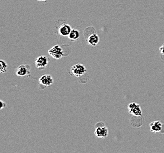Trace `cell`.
<instances>
[{
	"instance_id": "10",
	"label": "cell",
	"mask_w": 164,
	"mask_h": 153,
	"mask_svg": "<svg viewBox=\"0 0 164 153\" xmlns=\"http://www.w3.org/2000/svg\"><path fill=\"white\" fill-rule=\"evenodd\" d=\"M162 124L159 121H155L150 123L149 127L151 132L153 133H157L162 130Z\"/></svg>"
},
{
	"instance_id": "6",
	"label": "cell",
	"mask_w": 164,
	"mask_h": 153,
	"mask_svg": "<svg viewBox=\"0 0 164 153\" xmlns=\"http://www.w3.org/2000/svg\"><path fill=\"white\" fill-rule=\"evenodd\" d=\"M39 83L41 85L44 87H49L51 85L54 83L52 76L49 74H45L42 75L39 80Z\"/></svg>"
},
{
	"instance_id": "2",
	"label": "cell",
	"mask_w": 164,
	"mask_h": 153,
	"mask_svg": "<svg viewBox=\"0 0 164 153\" xmlns=\"http://www.w3.org/2000/svg\"><path fill=\"white\" fill-rule=\"evenodd\" d=\"M49 55L56 60H60L63 57L64 51L59 45H55L48 50Z\"/></svg>"
},
{
	"instance_id": "15",
	"label": "cell",
	"mask_w": 164,
	"mask_h": 153,
	"mask_svg": "<svg viewBox=\"0 0 164 153\" xmlns=\"http://www.w3.org/2000/svg\"><path fill=\"white\" fill-rule=\"evenodd\" d=\"M38 1H46V0H38Z\"/></svg>"
},
{
	"instance_id": "1",
	"label": "cell",
	"mask_w": 164,
	"mask_h": 153,
	"mask_svg": "<svg viewBox=\"0 0 164 153\" xmlns=\"http://www.w3.org/2000/svg\"><path fill=\"white\" fill-rule=\"evenodd\" d=\"M86 67L83 64L78 63L73 65L71 68L70 73L71 75L76 77H80L86 72Z\"/></svg>"
},
{
	"instance_id": "7",
	"label": "cell",
	"mask_w": 164,
	"mask_h": 153,
	"mask_svg": "<svg viewBox=\"0 0 164 153\" xmlns=\"http://www.w3.org/2000/svg\"><path fill=\"white\" fill-rule=\"evenodd\" d=\"M108 134H109L108 129L105 126L98 127L95 129V134L98 138H105L108 136Z\"/></svg>"
},
{
	"instance_id": "12",
	"label": "cell",
	"mask_w": 164,
	"mask_h": 153,
	"mask_svg": "<svg viewBox=\"0 0 164 153\" xmlns=\"http://www.w3.org/2000/svg\"><path fill=\"white\" fill-rule=\"evenodd\" d=\"M8 70V64L7 62L3 60H0V74H4Z\"/></svg>"
},
{
	"instance_id": "3",
	"label": "cell",
	"mask_w": 164,
	"mask_h": 153,
	"mask_svg": "<svg viewBox=\"0 0 164 153\" xmlns=\"http://www.w3.org/2000/svg\"><path fill=\"white\" fill-rule=\"evenodd\" d=\"M128 113L135 117H141L143 112L140 105L136 103H131L128 105Z\"/></svg>"
},
{
	"instance_id": "14",
	"label": "cell",
	"mask_w": 164,
	"mask_h": 153,
	"mask_svg": "<svg viewBox=\"0 0 164 153\" xmlns=\"http://www.w3.org/2000/svg\"><path fill=\"white\" fill-rule=\"evenodd\" d=\"M5 107H6V104L4 101L0 100V110H1L2 109L5 108Z\"/></svg>"
},
{
	"instance_id": "13",
	"label": "cell",
	"mask_w": 164,
	"mask_h": 153,
	"mask_svg": "<svg viewBox=\"0 0 164 153\" xmlns=\"http://www.w3.org/2000/svg\"><path fill=\"white\" fill-rule=\"evenodd\" d=\"M159 51L161 53V56H162L163 60H164V44L159 48Z\"/></svg>"
},
{
	"instance_id": "9",
	"label": "cell",
	"mask_w": 164,
	"mask_h": 153,
	"mask_svg": "<svg viewBox=\"0 0 164 153\" xmlns=\"http://www.w3.org/2000/svg\"><path fill=\"white\" fill-rule=\"evenodd\" d=\"M86 41L89 45L95 47L100 42V37L96 32H94L86 37Z\"/></svg>"
},
{
	"instance_id": "5",
	"label": "cell",
	"mask_w": 164,
	"mask_h": 153,
	"mask_svg": "<svg viewBox=\"0 0 164 153\" xmlns=\"http://www.w3.org/2000/svg\"><path fill=\"white\" fill-rule=\"evenodd\" d=\"M30 67L28 65L21 64L16 70L15 74L17 76L24 77L25 76H29L30 75Z\"/></svg>"
},
{
	"instance_id": "11",
	"label": "cell",
	"mask_w": 164,
	"mask_h": 153,
	"mask_svg": "<svg viewBox=\"0 0 164 153\" xmlns=\"http://www.w3.org/2000/svg\"><path fill=\"white\" fill-rule=\"evenodd\" d=\"M68 37L69 39H70L71 41H75L77 40L80 38V33L78 30L72 29Z\"/></svg>"
},
{
	"instance_id": "4",
	"label": "cell",
	"mask_w": 164,
	"mask_h": 153,
	"mask_svg": "<svg viewBox=\"0 0 164 153\" xmlns=\"http://www.w3.org/2000/svg\"><path fill=\"white\" fill-rule=\"evenodd\" d=\"M49 61L50 60L47 56H41L35 60V64L39 70H43L47 66Z\"/></svg>"
},
{
	"instance_id": "8",
	"label": "cell",
	"mask_w": 164,
	"mask_h": 153,
	"mask_svg": "<svg viewBox=\"0 0 164 153\" xmlns=\"http://www.w3.org/2000/svg\"><path fill=\"white\" fill-rule=\"evenodd\" d=\"M72 30L71 26L66 23L62 24L58 28V33L62 37H68Z\"/></svg>"
}]
</instances>
